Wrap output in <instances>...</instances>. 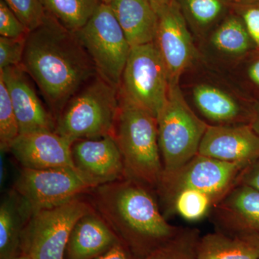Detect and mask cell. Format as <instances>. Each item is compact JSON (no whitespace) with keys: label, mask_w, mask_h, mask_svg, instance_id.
I'll use <instances>...</instances> for the list:
<instances>
[{"label":"cell","mask_w":259,"mask_h":259,"mask_svg":"<svg viewBox=\"0 0 259 259\" xmlns=\"http://www.w3.org/2000/svg\"><path fill=\"white\" fill-rule=\"evenodd\" d=\"M22 66L56 120L68 102L97 75L76 34L48 13L41 25L27 35Z\"/></svg>","instance_id":"cell-1"},{"label":"cell","mask_w":259,"mask_h":259,"mask_svg":"<svg viewBox=\"0 0 259 259\" xmlns=\"http://www.w3.org/2000/svg\"><path fill=\"white\" fill-rule=\"evenodd\" d=\"M89 194L94 209L139 258H146L180 230L160 210L156 191L137 181L124 177Z\"/></svg>","instance_id":"cell-2"},{"label":"cell","mask_w":259,"mask_h":259,"mask_svg":"<svg viewBox=\"0 0 259 259\" xmlns=\"http://www.w3.org/2000/svg\"><path fill=\"white\" fill-rule=\"evenodd\" d=\"M114 137L122 155L125 177L156 192L163 171L157 118L120 95Z\"/></svg>","instance_id":"cell-3"},{"label":"cell","mask_w":259,"mask_h":259,"mask_svg":"<svg viewBox=\"0 0 259 259\" xmlns=\"http://www.w3.org/2000/svg\"><path fill=\"white\" fill-rule=\"evenodd\" d=\"M119 107V89L97 74L66 104L55 132L72 143L114 136Z\"/></svg>","instance_id":"cell-4"},{"label":"cell","mask_w":259,"mask_h":259,"mask_svg":"<svg viewBox=\"0 0 259 259\" xmlns=\"http://www.w3.org/2000/svg\"><path fill=\"white\" fill-rule=\"evenodd\" d=\"M157 121L163 175H171L198 154L209 125L189 106L180 83L170 84L168 98Z\"/></svg>","instance_id":"cell-5"},{"label":"cell","mask_w":259,"mask_h":259,"mask_svg":"<svg viewBox=\"0 0 259 259\" xmlns=\"http://www.w3.org/2000/svg\"><path fill=\"white\" fill-rule=\"evenodd\" d=\"M93 209L90 201L79 197L31 213L22 231L20 255L31 259H64L75 224Z\"/></svg>","instance_id":"cell-6"},{"label":"cell","mask_w":259,"mask_h":259,"mask_svg":"<svg viewBox=\"0 0 259 259\" xmlns=\"http://www.w3.org/2000/svg\"><path fill=\"white\" fill-rule=\"evenodd\" d=\"M75 33L93 61L97 74L120 88L131 47L110 5L102 3L88 23Z\"/></svg>","instance_id":"cell-7"},{"label":"cell","mask_w":259,"mask_h":259,"mask_svg":"<svg viewBox=\"0 0 259 259\" xmlns=\"http://www.w3.org/2000/svg\"><path fill=\"white\" fill-rule=\"evenodd\" d=\"M169 86L166 66L156 42L131 47L121 78V96L157 118Z\"/></svg>","instance_id":"cell-8"},{"label":"cell","mask_w":259,"mask_h":259,"mask_svg":"<svg viewBox=\"0 0 259 259\" xmlns=\"http://www.w3.org/2000/svg\"><path fill=\"white\" fill-rule=\"evenodd\" d=\"M97 186L76 168H22L13 190L31 213L66 203Z\"/></svg>","instance_id":"cell-9"},{"label":"cell","mask_w":259,"mask_h":259,"mask_svg":"<svg viewBox=\"0 0 259 259\" xmlns=\"http://www.w3.org/2000/svg\"><path fill=\"white\" fill-rule=\"evenodd\" d=\"M244 168L239 163H228L197 154L177 171L163 175L156 194L163 209L177 194L188 190L208 194L215 204L236 185Z\"/></svg>","instance_id":"cell-10"},{"label":"cell","mask_w":259,"mask_h":259,"mask_svg":"<svg viewBox=\"0 0 259 259\" xmlns=\"http://www.w3.org/2000/svg\"><path fill=\"white\" fill-rule=\"evenodd\" d=\"M156 42L163 58L170 84L179 83L197 54L188 24L175 0L158 13Z\"/></svg>","instance_id":"cell-11"},{"label":"cell","mask_w":259,"mask_h":259,"mask_svg":"<svg viewBox=\"0 0 259 259\" xmlns=\"http://www.w3.org/2000/svg\"><path fill=\"white\" fill-rule=\"evenodd\" d=\"M0 76L10 94L20 134L55 131L56 119L44 106L22 64L0 70Z\"/></svg>","instance_id":"cell-12"},{"label":"cell","mask_w":259,"mask_h":259,"mask_svg":"<svg viewBox=\"0 0 259 259\" xmlns=\"http://www.w3.org/2000/svg\"><path fill=\"white\" fill-rule=\"evenodd\" d=\"M198 154L246 167L259 157V136L249 123L209 125Z\"/></svg>","instance_id":"cell-13"},{"label":"cell","mask_w":259,"mask_h":259,"mask_svg":"<svg viewBox=\"0 0 259 259\" xmlns=\"http://www.w3.org/2000/svg\"><path fill=\"white\" fill-rule=\"evenodd\" d=\"M72 144L55 131H39L19 135L10 151L22 168H76L73 161Z\"/></svg>","instance_id":"cell-14"},{"label":"cell","mask_w":259,"mask_h":259,"mask_svg":"<svg viewBox=\"0 0 259 259\" xmlns=\"http://www.w3.org/2000/svg\"><path fill=\"white\" fill-rule=\"evenodd\" d=\"M71 150L76 168L97 187L125 177L122 155L114 136L76 141Z\"/></svg>","instance_id":"cell-15"},{"label":"cell","mask_w":259,"mask_h":259,"mask_svg":"<svg viewBox=\"0 0 259 259\" xmlns=\"http://www.w3.org/2000/svg\"><path fill=\"white\" fill-rule=\"evenodd\" d=\"M211 212L220 231L259 236V191L253 187L236 184L213 205Z\"/></svg>","instance_id":"cell-16"},{"label":"cell","mask_w":259,"mask_h":259,"mask_svg":"<svg viewBox=\"0 0 259 259\" xmlns=\"http://www.w3.org/2000/svg\"><path fill=\"white\" fill-rule=\"evenodd\" d=\"M122 242L95 210L76 222L66 245L64 259H95Z\"/></svg>","instance_id":"cell-17"},{"label":"cell","mask_w":259,"mask_h":259,"mask_svg":"<svg viewBox=\"0 0 259 259\" xmlns=\"http://www.w3.org/2000/svg\"><path fill=\"white\" fill-rule=\"evenodd\" d=\"M110 5L131 47L155 42L158 16L148 0H112Z\"/></svg>","instance_id":"cell-18"},{"label":"cell","mask_w":259,"mask_h":259,"mask_svg":"<svg viewBox=\"0 0 259 259\" xmlns=\"http://www.w3.org/2000/svg\"><path fill=\"white\" fill-rule=\"evenodd\" d=\"M193 99L199 112L216 125L243 124V119L249 122L240 104L221 89L201 83L194 88Z\"/></svg>","instance_id":"cell-19"},{"label":"cell","mask_w":259,"mask_h":259,"mask_svg":"<svg viewBox=\"0 0 259 259\" xmlns=\"http://www.w3.org/2000/svg\"><path fill=\"white\" fill-rule=\"evenodd\" d=\"M29 216L22 199L10 191L0 205V259H14L20 255L22 231Z\"/></svg>","instance_id":"cell-20"},{"label":"cell","mask_w":259,"mask_h":259,"mask_svg":"<svg viewBox=\"0 0 259 259\" xmlns=\"http://www.w3.org/2000/svg\"><path fill=\"white\" fill-rule=\"evenodd\" d=\"M197 259H258V250L248 236L218 231L201 236Z\"/></svg>","instance_id":"cell-21"},{"label":"cell","mask_w":259,"mask_h":259,"mask_svg":"<svg viewBox=\"0 0 259 259\" xmlns=\"http://www.w3.org/2000/svg\"><path fill=\"white\" fill-rule=\"evenodd\" d=\"M48 14L70 31L83 28L95 14L102 0H39Z\"/></svg>","instance_id":"cell-22"},{"label":"cell","mask_w":259,"mask_h":259,"mask_svg":"<svg viewBox=\"0 0 259 259\" xmlns=\"http://www.w3.org/2000/svg\"><path fill=\"white\" fill-rule=\"evenodd\" d=\"M210 41L217 50L228 55L242 56L254 51L248 30L236 13L223 19L213 31Z\"/></svg>","instance_id":"cell-23"},{"label":"cell","mask_w":259,"mask_h":259,"mask_svg":"<svg viewBox=\"0 0 259 259\" xmlns=\"http://www.w3.org/2000/svg\"><path fill=\"white\" fill-rule=\"evenodd\" d=\"M192 28L204 31L218 23L229 8L224 0H175Z\"/></svg>","instance_id":"cell-24"},{"label":"cell","mask_w":259,"mask_h":259,"mask_svg":"<svg viewBox=\"0 0 259 259\" xmlns=\"http://www.w3.org/2000/svg\"><path fill=\"white\" fill-rule=\"evenodd\" d=\"M214 204V200L208 194L196 190H184L163 209V214L166 218L179 214L186 221L195 222L210 212Z\"/></svg>","instance_id":"cell-25"},{"label":"cell","mask_w":259,"mask_h":259,"mask_svg":"<svg viewBox=\"0 0 259 259\" xmlns=\"http://www.w3.org/2000/svg\"><path fill=\"white\" fill-rule=\"evenodd\" d=\"M200 238L198 229L181 228L176 236L145 259H197Z\"/></svg>","instance_id":"cell-26"},{"label":"cell","mask_w":259,"mask_h":259,"mask_svg":"<svg viewBox=\"0 0 259 259\" xmlns=\"http://www.w3.org/2000/svg\"><path fill=\"white\" fill-rule=\"evenodd\" d=\"M20 135L14 107L5 80L0 76V148L10 151L13 141Z\"/></svg>","instance_id":"cell-27"},{"label":"cell","mask_w":259,"mask_h":259,"mask_svg":"<svg viewBox=\"0 0 259 259\" xmlns=\"http://www.w3.org/2000/svg\"><path fill=\"white\" fill-rule=\"evenodd\" d=\"M29 32L41 25L47 13L39 0H4Z\"/></svg>","instance_id":"cell-28"},{"label":"cell","mask_w":259,"mask_h":259,"mask_svg":"<svg viewBox=\"0 0 259 259\" xmlns=\"http://www.w3.org/2000/svg\"><path fill=\"white\" fill-rule=\"evenodd\" d=\"M25 40L26 37L9 38L0 36V70L22 64Z\"/></svg>","instance_id":"cell-29"},{"label":"cell","mask_w":259,"mask_h":259,"mask_svg":"<svg viewBox=\"0 0 259 259\" xmlns=\"http://www.w3.org/2000/svg\"><path fill=\"white\" fill-rule=\"evenodd\" d=\"M28 32V29L4 0H0V36L23 38L27 37Z\"/></svg>","instance_id":"cell-30"},{"label":"cell","mask_w":259,"mask_h":259,"mask_svg":"<svg viewBox=\"0 0 259 259\" xmlns=\"http://www.w3.org/2000/svg\"><path fill=\"white\" fill-rule=\"evenodd\" d=\"M234 13L238 15L244 23L248 33L253 41L254 51L259 52V0L241 5L232 7Z\"/></svg>","instance_id":"cell-31"},{"label":"cell","mask_w":259,"mask_h":259,"mask_svg":"<svg viewBox=\"0 0 259 259\" xmlns=\"http://www.w3.org/2000/svg\"><path fill=\"white\" fill-rule=\"evenodd\" d=\"M236 184L250 186L259 191V157L242 170Z\"/></svg>","instance_id":"cell-32"},{"label":"cell","mask_w":259,"mask_h":259,"mask_svg":"<svg viewBox=\"0 0 259 259\" xmlns=\"http://www.w3.org/2000/svg\"><path fill=\"white\" fill-rule=\"evenodd\" d=\"M95 259H141L127 248L122 242L117 243L113 248L109 250Z\"/></svg>","instance_id":"cell-33"},{"label":"cell","mask_w":259,"mask_h":259,"mask_svg":"<svg viewBox=\"0 0 259 259\" xmlns=\"http://www.w3.org/2000/svg\"><path fill=\"white\" fill-rule=\"evenodd\" d=\"M248 75L250 81L259 88V52L255 53V58L249 65Z\"/></svg>","instance_id":"cell-34"},{"label":"cell","mask_w":259,"mask_h":259,"mask_svg":"<svg viewBox=\"0 0 259 259\" xmlns=\"http://www.w3.org/2000/svg\"><path fill=\"white\" fill-rule=\"evenodd\" d=\"M249 125L259 136V101L255 104L253 109L250 110Z\"/></svg>","instance_id":"cell-35"},{"label":"cell","mask_w":259,"mask_h":259,"mask_svg":"<svg viewBox=\"0 0 259 259\" xmlns=\"http://www.w3.org/2000/svg\"><path fill=\"white\" fill-rule=\"evenodd\" d=\"M148 1L149 2L156 13L158 14L167 6L171 4L173 0H148Z\"/></svg>","instance_id":"cell-36"},{"label":"cell","mask_w":259,"mask_h":259,"mask_svg":"<svg viewBox=\"0 0 259 259\" xmlns=\"http://www.w3.org/2000/svg\"><path fill=\"white\" fill-rule=\"evenodd\" d=\"M227 3V5L232 8V7L241 6V5H244L249 4V3H253L256 0H224Z\"/></svg>","instance_id":"cell-37"},{"label":"cell","mask_w":259,"mask_h":259,"mask_svg":"<svg viewBox=\"0 0 259 259\" xmlns=\"http://www.w3.org/2000/svg\"><path fill=\"white\" fill-rule=\"evenodd\" d=\"M245 236H248V237H249L250 239L252 240V241L254 242L255 245H256V246H257V248H258V259H259V236H258V235H245Z\"/></svg>","instance_id":"cell-38"},{"label":"cell","mask_w":259,"mask_h":259,"mask_svg":"<svg viewBox=\"0 0 259 259\" xmlns=\"http://www.w3.org/2000/svg\"><path fill=\"white\" fill-rule=\"evenodd\" d=\"M14 259H31L30 258H29L28 256H25V255H19L18 256H17L16 258Z\"/></svg>","instance_id":"cell-39"},{"label":"cell","mask_w":259,"mask_h":259,"mask_svg":"<svg viewBox=\"0 0 259 259\" xmlns=\"http://www.w3.org/2000/svg\"><path fill=\"white\" fill-rule=\"evenodd\" d=\"M112 1V0H102V2H103L104 3H105V4H110Z\"/></svg>","instance_id":"cell-40"}]
</instances>
